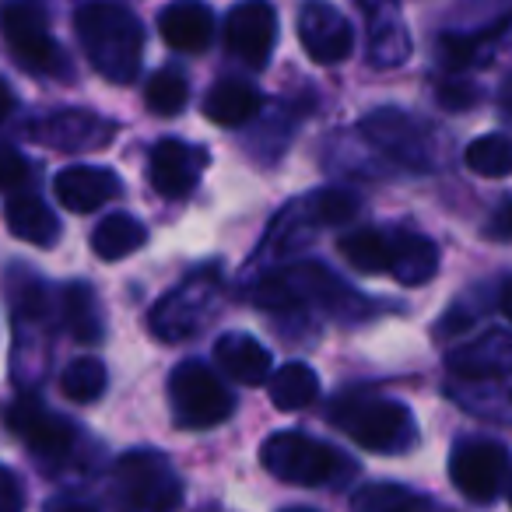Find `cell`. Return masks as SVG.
I'll return each instance as SVG.
<instances>
[{"mask_svg":"<svg viewBox=\"0 0 512 512\" xmlns=\"http://www.w3.org/2000/svg\"><path fill=\"white\" fill-rule=\"evenodd\" d=\"M113 502L123 512H176L183 502V481L162 453L134 449L120 456L113 470Z\"/></svg>","mask_w":512,"mask_h":512,"instance_id":"obj_4","label":"cell"},{"mask_svg":"<svg viewBox=\"0 0 512 512\" xmlns=\"http://www.w3.org/2000/svg\"><path fill=\"white\" fill-rule=\"evenodd\" d=\"M186 99H190V85H186V78L179 71L165 67V71L151 74L148 92H144V102H148L151 113H158V116H176V113H183Z\"/></svg>","mask_w":512,"mask_h":512,"instance_id":"obj_32","label":"cell"},{"mask_svg":"<svg viewBox=\"0 0 512 512\" xmlns=\"http://www.w3.org/2000/svg\"><path fill=\"white\" fill-rule=\"evenodd\" d=\"M169 400H172V418L179 428H214L221 421L232 418V393L221 383V376H214V369H207L204 362H183L169 376Z\"/></svg>","mask_w":512,"mask_h":512,"instance_id":"obj_6","label":"cell"},{"mask_svg":"<svg viewBox=\"0 0 512 512\" xmlns=\"http://www.w3.org/2000/svg\"><path fill=\"white\" fill-rule=\"evenodd\" d=\"M358 8L369 18H379V15H386V11H397V0H358Z\"/></svg>","mask_w":512,"mask_h":512,"instance_id":"obj_36","label":"cell"},{"mask_svg":"<svg viewBox=\"0 0 512 512\" xmlns=\"http://www.w3.org/2000/svg\"><path fill=\"white\" fill-rule=\"evenodd\" d=\"M88 64L113 85H130L141 71L144 29L134 11L120 4H85L74 18Z\"/></svg>","mask_w":512,"mask_h":512,"instance_id":"obj_1","label":"cell"},{"mask_svg":"<svg viewBox=\"0 0 512 512\" xmlns=\"http://www.w3.org/2000/svg\"><path fill=\"white\" fill-rule=\"evenodd\" d=\"M278 43V11L267 0H242L228 11L225 46L249 67H267Z\"/></svg>","mask_w":512,"mask_h":512,"instance_id":"obj_11","label":"cell"},{"mask_svg":"<svg viewBox=\"0 0 512 512\" xmlns=\"http://www.w3.org/2000/svg\"><path fill=\"white\" fill-rule=\"evenodd\" d=\"M64 320L67 330L74 334V341L81 344H99L106 327H102V309L99 299L88 285H71L64 295Z\"/></svg>","mask_w":512,"mask_h":512,"instance_id":"obj_26","label":"cell"},{"mask_svg":"<svg viewBox=\"0 0 512 512\" xmlns=\"http://www.w3.org/2000/svg\"><path fill=\"white\" fill-rule=\"evenodd\" d=\"M369 53L376 67H397L411 57V36H407V25L397 18V11H386V15L372 18Z\"/></svg>","mask_w":512,"mask_h":512,"instance_id":"obj_27","label":"cell"},{"mask_svg":"<svg viewBox=\"0 0 512 512\" xmlns=\"http://www.w3.org/2000/svg\"><path fill=\"white\" fill-rule=\"evenodd\" d=\"M330 421L341 425L358 446L372 449V453H404V449H414V442H418L414 414L397 400L348 393V397H341L334 404Z\"/></svg>","mask_w":512,"mask_h":512,"instance_id":"obj_3","label":"cell"},{"mask_svg":"<svg viewBox=\"0 0 512 512\" xmlns=\"http://www.w3.org/2000/svg\"><path fill=\"white\" fill-rule=\"evenodd\" d=\"M463 162H467L470 172L488 179H502L512 176V137L505 134H484L477 141L467 144L463 151Z\"/></svg>","mask_w":512,"mask_h":512,"instance_id":"obj_28","label":"cell"},{"mask_svg":"<svg viewBox=\"0 0 512 512\" xmlns=\"http://www.w3.org/2000/svg\"><path fill=\"white\" fill-rule=\"evenodd\" d=\"M120 179L116 172L109 169H99V165H71L57 176L53 183V193L57 200L74 214H92L99 207H106L109 200L120 197Z\"/></svg>","mask_w":512,"mask_h":512,"instance_id":"obj_16","label":"cell"},{"mask_svg":"<svg viewBox=\"0 0 512 512\" xmlns=\"http://www.w3.org/2000/svg\"><path fill=\"white\" fill-rule=\"evenodd\" d=\"M502 106H505V113L512 116V81H509V85L502 88Z\"/></svg>","mask_w":512,"mask_h":512,"instance_id":"obj_41","label":"cell"},{"mask_svg":"<svg viewBox=\"0 0 512 512\" xmlns=\"http://www.w3.org/2000/svg\"><path fill=\"white\" fill-rule=\"evenodd\" d=\"M46 512H95L88 502H78V498H57V502L46 505Z\"/></svg>","mask_w":512,"mask_h":512,"instance_id":"obj_37","label":"cell"},{"mask_svg":"<svg viewBox=\"0 0 512 512\" xmlns=\"http://www.w3.org/2000/svg\"><path fill=\"white\" fill-rule=\"evenodd\" d=\"M509 502H512V491H509Z\"/></svg>","mask_w":512,"mask_h":512,"instance_id":"obj_43","label":"cell"},{"mask_svg":"<svg viewBox=\"0 0 512 512\" xmlns=\"http://www.w3.org/2000/svg\"><path fill=\"white\" fill-rule=\"evenodd\" d=\"M351 505L355 512H421L428 502L404 484H369L351 498Z\"/></svg>","mask_w":512,"mask_h":512,"instance_id":"obj_31","label":"cell"},{"mask_svg":"<svg viewBox=\"0 0 512 512\" xmlns=\"http://www.w3.org/2000/svg\"><path fill=\"white\" fill-rule=\"evenodd\" d=\"M8 428L43 460H64L78 442V428L60 414L46 411L43 400L22 397L8 407Z\"/></svg>","mask_w":512,"mask_h":512,"instance_id":"obj_12","label":"cell"},{"mask_svg":"<svg viewBox=\"0 0 512 512\" xmlns=\"http://www.w3.org/2000/svg\"><path fill=\"white\" fill-rule=\"evenodd\" d=\"M4 221H8L11 235L32 246H53L60 235L57 214L46 207V200H39L36 193H22V197H11L4 207Z\"/></svg>","mask_w":512,"mask_h":512,"instance_id":"obj_20","label":"cell"},{"mask_svg":"<svg viewBox=\"0 0 512 512\" xmlns=\"http://www.w3.org/2000/svg\"><path fill=\"white\" fill-rule=\"evenodd\" d=\"M116 134L113 123H106L95 113H81V109H64V113H53L32 130V137L50 148L60 151H92L109 144Z\"/></svg>","mask_w":512,"mask_h":512,"instance_id":"obj_15","label":"cell"},{"mask_svg":"<svg viewBox=\"0 0 512 512\" xmlns=\"http://www.w3.org/2000/svg\"><path fill=\"white\" fill-rule=\"evenodd\" d=\"M299 39H302V50L316 64H341V60L351 57V46H355V32H351L348 18L330 0H306L302 4Z\"/></svg>","mask_w":512,"mask_h":512,"instance_id":"obj_13","label":"cell"},{"mask_svg":"<svg viewBox=\"0 0 512 512\" xmlns=\"http://www.w3.org/2000/svg\"><path fill=\"white\" fill-rule=\"evenodd\" d=\"M267 393L278 411H302L320 397V376L306 362H288L267 379Z\"/></svg>","mask_w":512,"mask_h":512,"instance_id":"obj_23","label":"cell"},{"mask_svg":"<svg viewBox=\"0 0 512 512\" xmlns=\"http://www.w3.org/2000/svg\"><path fill=\"white\" fill-rule=\"evenodd\" d=\"M260 460L278 481L302 484V488H320V484H337L348 474H355L348 460L334 446L313 439L306 432H278L264 442Z\"/></svg>","mask_w":512,"mask_h":512,"instance_id":"obj_5","label":"cell"},{"mask_svg":"<svg viewBox=\"0 0 512 512\" xmlns=\"http://www.w3.org/2000/svg\"><path fill=\"white\" fill-rule=\"evenodd\" d=\"M0 32L4 43L15 53V60L32 74H60L64 71V53L57 39L46 29V18L32 4H8L0 11Z\"/></svg>","mask_w":512,"mask_h":512,"instance_id":"obj_9","label":"cell"},{"mask_svg":"<svg viewBox=\"0 0 512 512\" xmlns=\"http://www.w3.org/2000/svg\"><path fill=\"white\" fill-rule=\"evenodd\" d=\"M362 134L376 144L383 155L397 158L404 169L428 172L439 169V144L435 130H428L418 116L400 113V109H376L362 120Z\"/></svg>","mask_w":512,"mask_h":512,"instance_id":"obj_8","label":"cell"},{"mask_svg":"<svg viewBox=\"0 0 512 512\" xmlns=\"http://www.w3.org/2000/svg\"><path fill=\"white\" fill-rule=\"evenodd\" d=\"M341 256L348 260L355 271L362 274H390V256H393V239L383 235L379 228H358V232L344 235L337 242Z\"/></svg>","mask_w":512,"mask_h":512,"instance_id":"obj_25","label":"cell"},{"mask_svg":"<svg viewBox=\"0 0 512 512\" xmlns=\"http://www.w3.org/2000/svg\"><path fill=\"white\" fill-rule=\"evenodd\" d=\"M221 302V274L214 267L190 274L179 288H172L155 309H151V330L162 341H186L204 327L207 316Z\"/></svg>","mask_w":512,"mask_h":512,"instance_id":"obj_7","label":"cell"},{"mask_svg":"<svg viewBox=\"0 0 512 512\" xmlns=\"http://www.w3.org/2000/svg\"><path fill=\"white\" fill-rule=\"evenodd\" d=\"M11 109H15V95H11L8 81L0 78V120H4V116H8Z\"/></svg>","mask_w":512,"mask_h":512,"instance_id":"obj_38","label":"cell"},{"mask_svg":"<svg viewBox=\"0 0 512 512\" xmlns=\"http://www.w3.org/2000/svg\"><path fill=\"white\" fill-rule=\"evenodd\" d=\"M449 369L460 379H470V383L512 376V337L491 334V337H484V341L470 344V348L453 351V355H449Z\"/></svg>","mask_w":512,"mask_h":512,"instance_id":"obj_19","label":"cell"},{"mask_svg":"<svg viewBox=\"0 0 512 512\" xmlns=\"http://www.w3.org/2000/svg\"><path fill=\"white\" fill-rule=\"evenodd\" d=\"M214 358L225 369V376H232L242 386H260L271 379L274 362L271 351L249 334H225L214 344Z\"/></svg>","mask_w":512,"mask_h":512,"instance_id":"obj_18","label":"cell"},{"mask_svg":"<svg viewBox=\"0 0 512 512\" xmlns=\"http://www.w3.org/2000/svg\"><path fill=\"white\" fill-rule=\"evenodd\" d=\"M25 498L18 488V477L8 467H0V512H22Z\"/></svg>","mask_w":512,"mask_h":512,"instance_id":"obj_35","label":"cell"},{"mask_svg":"<svg viewBox=\"0 0 512 512\" xmlns=\"http://www.w3.org/2000/svg\"><path fill=\"white\" fill-rule=\"evenodd\" d=\"M509 474V453L491 439H467L449 456V481L460 488L463 498L488 505L498 498Z\"/></svg>","mask_w":512,"mask_h":512,"instance_id":"obj_10","label":"cell"},{"mask_svg":"<svg viewBox=\"0 0 512 512\" xmlns=\"http://www.w3.org/2000/svg\"><path fill=\"white\" fill-rule=\"evenodd\" d=\"M29 176V162L11 144H0V190H15Z\"/></svg>","mask_w":512,"mask_h":512,"instance_id":"obj_33","label":"cell"},{"mask_svg":"<svg viewBox=\"0 0 512 512\" xmlns=\"http://www.w3.org/2000/svg\"><path fill=\"white\" fill-rule=\"evenodd\" d=\"M256 113H260V92L239 78L218 81L204 99V116L218 127H242Z\"/></svg>","mask_w":512,"mask_h":512,"instance_id":"obj_21","label":"cell"},{"mask_svg":"<svg viewBox=\"0 0 512 512\" xmlns=\"http://www.w3.org/2000/svg\"><path fill=\"white\" fill-rule=\"evenodd\" d=\"M158 32L162 39L179 53H200L207 50L214 36V15L200 0H176L158 15Z\"/></svg>","mask_w":512,"mask_h":512,"instance_id":"obj_17","label":"cell"},{"mask_svg":"<svg viewBox=\"0 0 512 512\" xmlns=\"http://www.w3.org/2000/svg\"><path fill=\"white\" fill-rule=\"evenodd\" d=\"M498 309H502V316L512 323V278L505 281V288H502V295H498Z\"/></svg>","mask_w":512,"mask_h":512,"instance_id":"obj_39","label":"cell"},{"mask_svg":"<svg viewBox=\"0 0 512 512\" xmlns=\"http://www.w3.org/2000/svg\"><path fill=\"white\" fill-rule=\"evenodd\" d=\"M256 306L274 309V313H285V309H302V306H320L334 316H355L369 313V302L358 299L355 288L341 285L327 267L320 264H295L281 267V271L267 274L253 295Z\"/></svg>","mask_w":512,"mask_h":512,"instance_id":"obj_2","label":"cell"},{"mask_svg":"<svg viewBox=\"0 0 512 512\" xmlns=\"http://www.w3.org/2000/svg\"><path fill=\"white\" fill-rule=\"evenodd\" d=\"M207 165V151L197 144H186L179 137H165L151 148L148 158V179L155 186V193H162L165 200H183L193 193L200 172Z\"/></svg>","mask_w":512,"mask_h":512,"instance_id":"obj_14","label":"cell"},{"mask_svg":"<svg viewBox=\"0 0 512 512\" xmlns=\"http://www.w3.org/2000/svg\"><path fill=\"white\" fill-rule=\"evenodd\" d=\"M439 102L446 109H453V113H460V109H470L477 102V88L470 81H446L439 88Z\"/></svg>","mask_w":512,"mask_h":512,"instance_id":"obj_34","label":"cell"},{"mask_svg":"<svg viewBox=\"0 0 512 512\" xmlns=\"http://www.w3.org/2000/svg\"><path fill=\"white\" fill-rule=\"evenodd\" d=\"M498 232H502V235H512V207H505V214H502V218H498Z\"/></svg>","mask_w":512,"mask_h":512,"instance_id":"obj_40","label":"cell"},{"mask_svg":"<svg viewBox=\"0 0 512 512\" xmlns=\"http://www.w3.org/2000/svg\"><path fill=\"white\" fill-rule=\"evenodd\" d=\"M60 393L74 404H92L106 393V365L99 358L85 355V358H74L71 365L64 369L60 376Z\"/></svg>","mask_w":512,"mask_h":512,"instance_id":"obj_30","label":"cell"},{"mask_svg":"<svg viewBox=\"0 0 512 512\" xmlns=\"http://www.w3.org/2000/svg\"><path fill=\"white\" fill-rule=\"evenodd\" d=\"M299 214L309 225H323V228H337L348 225L358 214V197L348 190H320L313 197H306L299 204Z\"/></svg>","mask_w":512,"mask_h":512,"instance_id":"obj_29","label":"cell"},{"mask_svg":"<svg viewBox=\"0 0 512 512\" xmlns=\"http://www.w3.org/2000/svg\"><path fill=\"white\" fill-rule=\"evenodd\" d=\"M439 271V246L425 235L404 232L393 239V256H390V274L407 288H418L425 281L435 278Z\"/></svg>","mask_w":512,"mask_h":512,"instance_id":"obj_22","label":"cell"},{"mask_svg":"<svg viewBox=\"0 0 512 512\" xmlns=\"http://www.w3.org/2000/svg\"><path fill=\"white\" fill-rule=\"evenodd\" d=\"M285 512H316V509H306V505H299V509H285Z\"/></svg>","mask_w":512,"mask_h":512,"instance_id":"obj_42","label":"cell"},{"mask_svg":"<svg viewBox=\"0 0 512 512\" xmlns=\"http://www.w3.org/2000/svg\"><path fill=\"white\" fill-rule=\"evenodd\" d=\"M148 242V228L134 218V214H109L99 221V228L92 232V249L102 260H123V256L137 253Z\"/></svg>","mask_w":512,"mask_h":512,"instance_id":"obj_24","label":"cell"}]
</instances>
